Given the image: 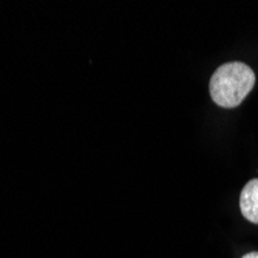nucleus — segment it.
Returning <instances> with one entry per match:
<instances>
[{
  "instance_id": "nucleus-2",
  "label": "nucleus",
  "mask_w": 258,
  "mask_h": 258,
  "mask_svg": "<svg viewBox=\"0 0 258 258\" xmlns=\"http://www.w3.org/2000/svg\"><path fill=\"white\" fill-rule=\"evenodd\" d=\"M240 209L247 221L258 224V178L249 181L243 187L240 195Z\"/></svg>"
},
{
  "instance_id": "nucleus-1",
  "label": "nucleus",
  "mask_w": 258,
  "mask_h": 258,
  "mask_svg": "<svg viewBox=\"0 0 258 258\" xmlns=\"http://www.w3.org/2000/svg\"><path fill=\"white\" fill-rule=\"evenodd\" d=\"M255 85L253 70L243 62H229L215 70L210 78V96L223 108L238 107Z\"/></svg>"
},
{
  "instance_id": "nucleus-3",
  "label": "nucleus",
  "mask_w": 258,
  "mask_h": 258,
  "mask_svg": "<svg viewBox=\"0 0 258 258\" xmlns=\"http://www.w3.org/2000/svg\"><path fill=\"white\" fill-rule=\"evenodd\" d=\"M243 258H258V252H249V253L243 255Z\"/></svg>"
}]
</instances>
